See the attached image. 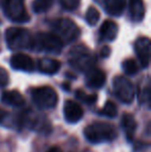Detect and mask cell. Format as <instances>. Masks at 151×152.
Instances as JSON below:
<instances>
[{"label": "cell", "mask_w": 151, "mask_h": 152, "mask_svg": "<svg viewBox=\"0 0 151 152\" xmlns=\"http://www.w3.org/2000/svg\"><path fill=\"white\" fill-rule=\"evenodd\" d=\"M96 58L90 50L84 45L75 46L69 53V63L76 70L82 72H88L94 68Z\"/></svg>", "instance_id": "1"}, {"label": "cell", "mask_w": 151, "mask_h": 152, "mask_svg": "<svg viewBox=\"0 0 151 152\" xmlns=\"http://www.w3.org/2000/svg\"><path fill=\"white\" fill-rule=\"evenodd\" d=\"M84 136L92 144H99L115 140L117 132L112 124L97 121L89 124L85 128Z\"/></svg>", "instance_id": "2"}, {"label": "cell", "mask_w": 151, "mask_h": 152, "mask_svg": "<svg viewBox=\"0 0 151 152\" xmlns=\"http://www.w3.org/2000/svg\"><path fill=\"white\" fill-rule=\"evenodd\" d=\"M52 33L55 34L63 44L75 42L81 34L80 28L73 20L67 18H59L50 21L49 23Z\"/></svg>", "instance_id": "3"}, {"label": "cell", "mask_w": 151, "mask_h": 152, "mask_svg": "<svg viewBox=\"0 0 151 152\" xmlns=\"http://www.w3.org/2000/svg\"><path fill=\"white\" fill-rule=\"evenodd\" d=\"M33 35L27 29L21 27H10L5 32V42L12 51L31 49Z\"/></svg>", "instance_id": "4"}, {"label": "cell", "mask_w": 151, "mask_h": 152, "mask_svg": "<svg viewBox=\"0 0 151 152\" xmlns=\"http://www.w3.org/2000/svg\"><path fill=\"white\" fill-rule=\"evenodd\" d=\"M63 42L53 33L39 32L32 38L31 49L37 52H44L49 54H59L62 51Z\"/></svg>", "instance_id": "5"}, {"label": "cell", "mask_w": 151, "mask_h": 152, "mask_svg": "<svg viewBox=\"0 0 151 152\" xmlns=\"http://www.w3.org/2000/svg\"><path fill=\"white\" fill-rule=\"evenodd\" d=\"M1 5L5 17L12 22L25 23L30 19L24 0H1Z\"/></svg>", "instance_id": "6"}, {"label": "cell", "mask_w": 151, "mask_h": 152, "mask_svg": "<svg viewBox=\"0 0 151 152\" xmlns=\"http://www.w3.org/2000/svg\"><path fill=\"white\" fill-rule=\"evenodd\" d=\"M31 98L35 106L39 109H52L57 104L58 95L57 92L50 86H42L33 88L31 91Z\"/></svg>", "instance_id": "7"}, {"label": "cell", "mask_w": 151, "mask_h": 152, "mask_svg": "<svg viewBox=\"0 0 151 152\" xmlns=\"http://www.w3.org/2000/svg\"><path fill=\"white\" fill-rule=\"evenodd\" d=\"M113 89L116 97L123 104H131L133 100L135 99V86L126 77H115L113 80Z\"/></svg>", "instance_id": "8"}, {"label": "cell", "mask_w": 151, "mask_h": 152, "mask_svg": "<svg viewBox=\"0 0 151 152\" xmlns=\"http://www.w3.org/2000/svg\"><path fill=\"white\" fill-rule=\"evenodd\" d=\"M135 51L142 67H148L150 62V39L146 36L139 37L135 42Z\"/></svg>", "instance_id": "9"}, {"label": "cell", "mask_w": 151, "mask_h": 152, "mask_svg": "<svg viewBox=\"0 0 151 152\" xmlns=\"http://www.w3.org/2000/svg\"><path fill=\"white\" fill-rule=\"evenodd\" d=\"M10 65L14 69L30 72L34 70V62L30 56L23 53H17L10 58Z\"/></svg>", "instance_id": "10"}, {"label": "cell", "mask_w": 151, "mask_h": 152, "mask_svg": "<svg viewBox=\"0 0 151 152\" xmlns=\"http://www.w3.org/2000/svg\"><path fill=\"white\" fill-rule=\"evenodd\" d=\"M63 114L65 120L69 123H77L82 119L84 112L80 104L74 100H66L63 107Z\"/></svg>", "instance_id": "11"}, {"label": "cell", "mask_w": 151, "mask_h": 152, "mask_svg": "<svg viewBox=\"0 0 151 152\" xmlns=\"http://www.w3.org/2000/svg\"><path fill=\"white\" fill-rule=\"evenodd\" d=\"M95 2L103 6L107 14L114 17L121 16L126 4L125 0H95Z\"/></svg>", "instance_id": "12"}, {"label": "cell", "mask_w": 151, "mask_h": 152, "mask_svg": "<svg viewBox=\"0 0 151 152\" xmlns=\"http://www.w3.org/2000/svg\"><path fill=\"white\" fill-rule=\"evenodd\" d=\"M107 77L106 74L101 69L98 68H92L87 72L86 84L88 87L93 89H98L105 85Z\"/></svg>", "instance_id": "13"}, {"label": "cell", "mask_w": 151, "mask_h": 152, "mask_svg": "<svg viewBox=\"0 0 151 152\" xmlns=\"http://www.w3.org/2000/svg\"><path fill=\"white\" fill-rule=\"evenodd\" d=\"M118 34V26L114 21L107 20L103 23L99 29V36L101 40L113 42Z\"/></svg>", "instance_id": "14"}, {"label": "cell", "mask_w": 151, "mask_h": 152, "mask_svg": "<svg viewBox=\"0 0 151 152\" xmlns=\"http://www.w3.org/2000/svg\"><path fill=\"white\" fill-rule=\"evenodd\" d=\"M129 16L133 22L139 23L145 16V6L143 0H128Z\"/></svg>", "instance_id": "15"}, {"label": "cell", "mask_w": 151, "mask_h": 152, "mask_svg": "<svg viewBox=\"0 0 151 152\" xmlns=\"http://www.w3.org/2000/svg\"><path fill=\"white\" fill-rule=\"evenodd\" d=\"M60 61L53 58H42L37 62V68L40 72L46 75H54L60 69Z\"/></svg>", "instance_id": "16"}, {"label": "cell", "mask_w": 151, "mask_h": 152, "mask_svg": "<svg viewBox=\"0 0 151 152\" xmlns=\"http://www.w3.org/2000/svg\"><path fill=\"white\" fill-rule=\"evenodd\" d=\"M1 102L12 107H22L25 104V98L19 91L9 90L2 93Z\"/></svg>", "instance_id": "17"}, {"label": "cell", "mask_w": 151, "mask_h": 152, "mask_svg": "<svg viewBox=\"0 0 151 152\" xmlns=\"http://www.w3.org/2000/svg\"><path fill=\"white\" fill-rule=\"evenodd\" d=\"M121 125H122V128H123V130H124L127 140L131 141L133 140V134H135L136 129H137V122H136L133 115H131V114L123 115Z\"/></svg>", "instance_id": "18"}, {"label": "cell", "mask_w": 151, "mask_h": 152, "mask_svg": "<svg viewBox=\"0 0 151 152\" xmlns=\"http://www.w3.org/2000/svg\"><path fill=\"white\" fill-rule=\"evenodd\" d=\"M53 0H34L32 3V10L36 14H42L52 6Z\"/></svg>", "instance_id": "19"}, {"label": "cell", "mask_w": 151, "mask_h": 152, "mask_svg": "<svg viewBox=\"0 0 151 152\" xmlns=\"http://www.w3.org/2000/svg\"><path fill=\"white\" fill-rule=\"evenodd\" d=\"M117 113H118V109H117V106L113 102H107L105 106L103 107V109L99 111V114L103 115V116L109 117V118L116 117Z\"/></svg>", "instance_id": "20"}, {"label": "cell", "mask_w": 151, "mask_h": 152, "mask_svg": "<svg viewBox=\"0 0 151 152\" xmlns=\"http://www.w3.org/2000/svg\"><path fill=\"white\" fill-rule=\"evenodd\" d=\"M122 69L128 76H133V75L138 74V72H139V66H138L137 62L133 59L129 58L122 62Z\"/></svg>", "instance_id": "21"}, {"label": "cell", "mask_w": 151, "mask_h": 152, "mask_svg": "<svg viewBox=\"0 0 151 152\" xmlns=\"http://www.w3.org/2000/svg\"><path fill=\"white\" fill-rule=\"evenodd\" d=\"M99 19H101V14L93 6H90V7L87 10L86 12V21L90 26H94L98 23Z\"/></svg>", "instance_id": "22"}, {"label": "cell", "mask_w": 151, "mask_h": 152, "mask_svg": "<svg viewBox=\"0 0 151 152\" xmlns=\"http://www.w3.org/2000/svg\"><path fill=\"white\" fill-rule=\"evenodd\" d=\"M76 97L79 100L85 102L87 104H93L97 99L96 94H87L83 90H78L76 92Z\"/></svg>", "instance_id": "23"}, {"label": "cell", "mask_w": 151, "mask_h": 152, "mask_svg": "<svg viewBox=\"0 0 151 152\" xmlns=\"http://www.w3.org/2000/svg\"><path fill=\"white\" fill-rule=\"evenodd\" d=\"M61 4H62L63 8L69 10H73L78 7L80 0H60Z\"/></svg>", "instance_id": "24"}, {"label": "cell", "mask_w": 151, "mask_h": 152, "mask_svg": "<svg viewBox=\"0 0 151 152\" xmlns=\"http://www.w3.org/2000/svg\"><path fill=\"white\" fill-rule=\"evenodd\" d=\"M8 74L4 68L0 67V87H4L8 84Z\"/></svg>", "instance_id": "25"}, {"label": "cell", "mask_w": 151, "mask_h": 152, "mask_svg": "<svg viewBox=\"0 0 151 152\" xmlns=\"http://www.w3.org/2000/svg\"><path fill=\"white\" fill-rule=\"evenodd\" d=\"M110 53H111V49L109 48V47H104V48H101V56L103 57V58H107L108 56L110 55Z\"/></svg>", "instance_id": "26"}, {"label": "cell", "mask_w": 151, "mask_h": 152, "mask_svg": "<svg viewBox=\"0 0 151 152\" xmlns=\"http://www.w3.org/2000/svg\"><path fill=\"white\" fill-rule=\"evenodd\" d=\"M7 117V112L5 110H3L2 108H0V123H2Z\"/></svg>", "instance_id": "27"}, {"label": "cell", "mask_w": 151, "mask_h": 152, "mask_svg": "<svg viewBox=\"0 0 151 152\" xmlns=\"http://www.w3.org/2000/svg\"><path fill=\"white\" fill-rule=\"evenodd\" d=\"M47 152H62V151H61V149L59 148V147L55 146V147H52V148H50Z\"/></svg>", "instance_id": "28"}]
</instances>
